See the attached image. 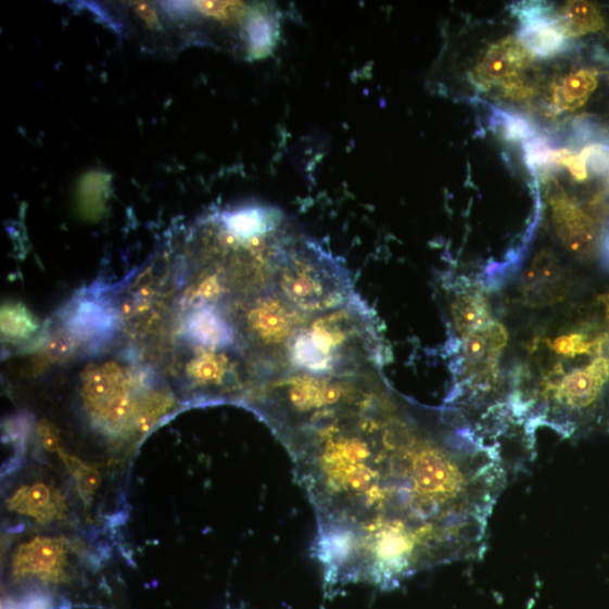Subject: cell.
<instances>
[{
	"mask_svg": "<svg viewBox=\"0 0 609 609\" xmlns=\"http://www.w3.org/2000/svg\"><path fill=\"white\" fill-rule=\"evenodd\" d=\"M521 28L518 38L530 52L543 58L559 54L568 47V35L560 20L543 5H524L518 11Z\"/></svg>",
	"mask_w": 609,
	"mask_h": 609,
	"instance_id": "6",
	"label": "cell"
},
{
	"mask_svg": "<svg viewBox=\"0 0 609 609\" xmlns=\"http://www.w3.org/2000/svg\"><path fill=\"white\" fill-rule=\"evenodd\" d=\"M314 506L315 555L332 594L384 591L482 557L509 468L454 409L417 410L386 393L318 421L288 444Z\"/></svg>",
	"mask_w": 609,
	"mask_h": 609,
	"instance_id": "1",
	"label": "cell"
},
{
	"mask_svg": "<svg viewBox=\"0 0 609 609\" xmlns=\"http://www.w3.org/2000/svg\"><path fill=\"white\" fill-rule=\"evenodd\" d=\"M2 322L3 332L15 339L25 338L37 329L33 315L21 306H7L3 309Z\"/></svg>",
	"mask_w": 609,
	"mask_h": 609,
	"instance_id": "16",
	"label": "cell"
},
{
	"mask_svg": "<svg viewBox=\"0 0 609 609\" xmlns=\"http://www.w3.org/2000/svg\"><path fill=\"white\" fill-rule=\"evenodd\" d=\"M532 60L531 52L515 39L493 46L474 71L477 85L489 89L497 84L507 85L526 68Z\"/></svg>",
	"mask_w": 609,
	"mask_h": 609,
	"instance_id": "8",
	"label": "cell"
},
{
	"mask_svg": "<svg viewBox=\"0 0 609 609\" xmlns=\"http://www.w3.org/2000/svg\"><path fill=\"white\" fill-rule=\"evenodd\" d=\"M9 505L14 512L43 524L63 518L66 512L60 493L43 483L23 485L14 493Z\"/></svg>",
	"mask_w": 609,
	"mask_h": 609,
	"instance_id": "10",
	"label": "cell"
},
{
	"mask_svg": "<svg viewBox=\"0 0 609 609\" xmlns=\"http://www.w3.org/2000/svg\"><path fill=\"white\" fill-rule=\"evenodd\" d=\"M186 337L195 344L217 351L233 344L234 329L215 307L201 305L188 317Z\"/></svg>",
	"mask_w": 609,
	"mask_h": 609,
	"instance_id": "11",
	"label": "cell"
},
{
	"mask_svg": "<svg viewBox=\"0 0 609 609\" xmlns=\"http://www.w3.org/2000/svg\"><path fill=\"white\" fill-rule=\"evenodd\" d=\"M496 123L502 126L509 139L530 140L534 136L532 126L517 115L500 112L497 114Z\"/></svg>",
	"mask_w": 609,
	"mask_h": 609,
	"instance_id": "18",
	"label": "cell"
},
{
	"mask_svg": "<svg viewBox=\"0 0 609 609\" xmlns=\"http://www.w3.org/2000/svg\"><path fill=\"white\" fill-rule=\"evenodd\" d=\"M226 363L218 358H201L194 364L193 375L203 384H218L223 381L227 369Z\"/></svg>",
	"mask_w": 609,
	"mask_h": 609,
	"instance_id": "17",
	"label": "cell"
},
{
	"mask_svg": "<svg viewBox=\"0 0 609 609\" xmlns=\"http://www.w3.org/2000/svg\"><path fill=\"white\" fill-rule=\"evenodd\" d=\"M366 309L358 300L321 314L306 328L290 335L287 356L302 373L341 377L369 356L371 333Z\"/></svg>",
	"mask_w": 609,
	"mask_h": 609,
	"instance_id": "4",
	"label": "cell"
},
{
	"mask_svg": "<svg viewBox=\"0 0 609 609\" xmlns=\"http://www.w3.org/2000/svg\"><path fill=\"white\" fill-rule=\"evenodd\" d=\"M58 453L61 454L66 468L75 480L79 497L84 503H90L101 485V474L96 468L87 466L78 458L62 451Z\"/></svg>",
	"mask_w": 609,
	"mask_h": 609,
	"instance_id": "15",
	"label": "cell"
},
{
	"mask_svg": "<svg viewBox=\"0 0 609 609\" xmlns=\"http://www.w3.org/2000/svg\"><path fill=\"white\" fill-rule=\"evenodd\" d=\"M570 276L555 253L520 276L515 307L526 326L503 328L499 369L513 424L550 428L566 439L609 431V276Z\"/></svg>",
	"mask_w": 609,
	"mask_h": 609,
	"instance_id": "2",
	"label": "cell"
},
{
	"mask_svg": "<svg viewBox=\"0 0 609 609\" xmlns=\"http://www.w3.org/2000/svg\"><path fill=\"white\" fill-rule=\"evenodd\" d=\"M68 328L78 337L97 339L105 338L114 329L115 316L113 309L104 303L81 300L67 312Z\"/></svg>",
	"mask_w": 609,
	"mask_h": 609,
	"instance_id": "12",
	"label": "cell"
},
{
	"mask_svg": "<svg viewBox=\"0 0 609 609\" xmlns=\"http://www.w3.org/2000/svg\"><path fill=\"white\" fill-rule=\"evenodd\" d=\"M12 574L15 583L67 584L72 576L68 543L60 538L37 537L22 544L14 557Z\"/></svg>",
	"mask_w": 609,
	"mask_h": 609,
	"instance_id": "5",
	"label": "cell"
},
{
	"mask_svg": "<svg viewBox=\"0 0 609 609\" xmlns=\"http://www.w3.org/2000/svg\"><path fill=\"white\" fill-rule=\"evenodd\" d=\"M279 296L290 306L308 314H325L357 299L350 275L326 250L289 226L274 255Z\"/></svg>",
	"mask_w": 609,
	"mask_h": 609,
	"instance_id": "3",
	"label": "cell"
},
{
	"mask_svg": "<svg viewBox=\"0 0 609 609\" xmlns=\"http://www.w3.org/2000/svg\"><path fill=\"white\" fill-rule=\"evenodd\" d=\"M293 307L278 295L261 299L249 315V326L254 337L266 344L286 339L295 325Z\"/></svg>",
	"mask_w": 609,
	"mask_h": 609,
	"instance_id": "9",
	"label": "cell"
},
{
	"mask_svg": "<svg viewBox=\"0 0 609 609\" xmlns=\"http://www.w3.org/2000/svg\"><path fill=\"white\" fill-rule=\"evenodd\" d=\"M597 74L591 69H580L566 76L555 87L554 103L561 111L582 107L595 92Z\"/></svg>",
	"mask_w": 609,
	"mask_h": 609,
	"instance_id": "13",
	"label": "cell"
},
{
	"mask_svg": "<svg viewBox=\"0 0 609 609\" xmlns=\"http://www.w3.org/2000/svg\"><path fill=\"white\" fill-rule=\"evenodd\" d=\"M558 237L564 246L580 256L593 253L596 242L594 221L563 194H556L549 201Z\"/></svg>",
	"mask_w": 609,
	"mask_h": 609,
	"instance_id": "7",
	"label": "cell"
},
{
	"mask_svg": "<svg viewBox=\"0 0 609 609\" xmlns=\"http://www.w3.org/2000/svg\"><path fill=\"white\" fill-rule=\"evenodd\" d=\"M568 37H582L601 30L604 18L598 9L588 2H571L559 18Z\"/></svg>",
	"mask_w": 609,
	"mask_h": 609,
	"instance_id": "14",
	"label": "cell"
}]
</instances>
